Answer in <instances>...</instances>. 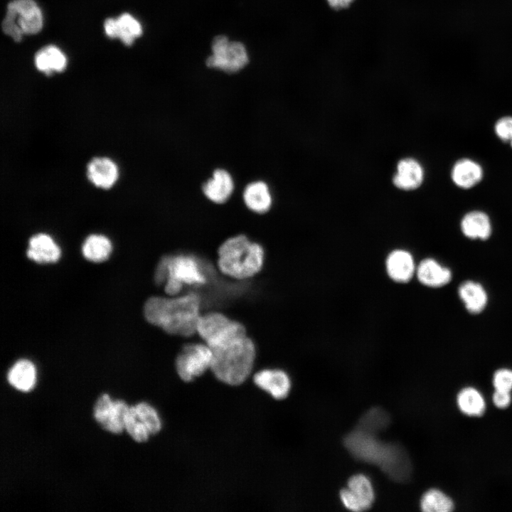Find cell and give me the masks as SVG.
Listing matches in <instances>:
<instances>
[{"label": "cell", "instance_id": "30", "mask_svg": "<svg viewBox=\"0 0 512 512\" xmlns=\"http://www.w3.org/2000/svg\"><path fill=\"white\" fill-rule=\"evenodd\" d=\"M124 429L136 442H146L150 434L148 429L139 419L135 406H130L124 417Z\"/></svg>", "mask_w": 512, "mask_h": 512}, {"label": "cell", "instance_id": "27", "mask_svg": "<svg viewBox=\"0 0 512 512\" xmlns=\"http://www.w3.org/2000/svg\"><path fill=\"white\" fill-rule=\"evenodd\" d=\"M112 251L110 240L102 235H90L82 247L84 257L88 260L99 262L107 260Z\"/></svg>", "mask_w": 512, "mask_h": 512}, {"label": "cell", "instance_id": "22", "mask_svg": "<svg viewBox=\"0 0 512 512\" xmlns=\"http://www.w3.org/2000/svg\"><path fill=\"white\" fill-rule=\"evenodd\" d=\"M26 255L38 263L54 262L60 257V249L50 235L38 233L30 238Z\"/></svg>", "mask_w": 512, "mask_h": 512}, {"label": "cell", "instance_id": "24", "mask_svg": "<svg viewBox=\"0 0 512 512\" xmlns=\"http://www.w3.org/2000/svg\"><path fill=\"white\" fill-rule=\"evenodd\" d=\"M7 380L11 385L22 392L32 390L36 382L34 364L27 359L16 361L9 369Z\"/></svg>", "mask_w": 512, "mask_h": 512}, {"label": "cell", "instance_id": "9", "mask_svg": "<svg viewBox=\"0 0 512 512\" xmlns=\"http://www.w3.org/2000/svg\"><path fill=\"white\" fill-rule=\"evenodd\" d=\"M213 54L206 60L210 68L235 73L248 63V56L243 44L229 41L225 36H216L212 43Z\"/></svg>", "mask_w": 512, "mask_h": 512}, {"label": "cell", "instance_id": "13", "mask_svg": "<svg viewBox=\"0 0 512 512\" xmlns=\"http://www.w3.org/2000/svg\"><path fill=\"white\" fill-rule=\"evenodd\" d=\"M415 278L426 287L439 289L450 284L453 272L436 258L427 257L417 262Z\"/></svg>", "mask_w": 512, "mask_h": 512}, {"label": "cell", "instance_id": "29", "mask_svg": "<svg viewBox=\"0 0 512 512\" xmlns=\"http://www.w3.org/2000/svg\"><path fill=\"white\" fill-rule=\"evenodd\" d=\"M420 508L425 512H449L454 510V503L452 499L442 491L431 489L422 495Z\"/></svg>", "mask_w": 512, "mask_h": 512}, {"label": "cell", "instance_id": "34", "mask_svg": "<svg viewBox=\"0 0 512 512\" xmlns=\"http://www.w3.org/2000/svg\"><path fill=\"white\" fill-rule=\"evenodd\" d=\"M494 404L498 408L507 407L511 402V392L496 390L493 394Z\"/></svg>", "mask_w": 512, "mask_h": 512}, {"label": "cell", "instance_id": "31", "mask_svg": "<svg viewBox=\"0 0 512 512\" xmlns=\"http://www.w3.org/2000/svg\"><path fill=\"white\" fill-rule=\"evenodd\" d=\"M137 415L146 427L150 434H156L161 429V421L157 411L146 402H139L135 405Z\"/></svg>", "mask_w": 512, "mask_h": 512}, {"label": "cell", "instance_id": "8", "mask_svg": "<svg viewBox=\"0 0 512 512\" xmlns=\"http://www.w3.org/2000/svg\"><path fill=\"white\" fill-rule=\"evenodd\" d=\"M212 359V349L203 341L185 343L176 355V372L183 381H191L210 369Z\"/></svg>", "mask_w": 512, "mask_h": 512}, {"label": "cell", "instance_id": "18", "mask_svg": "<svg viewBox=\"0 0 512 512\" xmlns=\"http://www.w3.org/2000/svg\"><path fill=\"white\" fill-rule=\"evenodd\" d=\"M253 381L257 386L277 400L285 398L291 388L288 374L279 369L261 370L255 374Z\"/></svg>", "mask_w": 512, "mask_h": 512}, {"label": "cell", "instance_id": "19", "mask_svg": "<svg viewBox=\"0 0 512 512\" xmlns=\"http://www.w3.org/2000/svg\"><path fill=\"white\" fill-rule=\"evenodd\" d=\"M234 190V181L230 174L223 169H215L202 187L205 196L216 204L225 203Z\"/></svg>", "mask_w": 512, "mask_h": 512}, {"label": "cell", "instance_id": "26", "mask_svg": "<svg viewBox=\"0 0 512 512\" xmlns=\"http://www.w3.org/2000/svg\"><path fill=\"white\" fill-rule=\"evenodd\" d=\"M457 402L459 410L469 416H481L486 410L484 397L472 387L462 389L457 395Z\"/></svg>", "mask_w": 512, "mask_h": 512}, {"label": "cell", "instance_id": "5", "mask_svg": "<svg viewBox=\"0 0 512 512\" xmlns=\"http://www.w3.org/2000/svg\"><path fill=\"white\" fill-rule=\"evenodd\" d=\"M210 370L220 381L238 385L250 375L256 359V345L247 334L212 348Z\"/></svg>", "mask_w": 512, "mask_h": 512}, {"label": "cell", "instance_id": "4", "mask_svg": "<svg viewBox=\"0 0 512 512\" xmlns=\"http://www.w3.org/2000/svg\"><path fill=\"white\" fill-rule=\"evenodd\" d=\"M262 245L245 234L226 238L218 247L215 265L220 273L232 279L244 281L262 270L265 262Z\"/></svg>", "mask_w": 512, "mask_h": 512}, {"label": "cell", "instance_id": "1", "mask_svg": "<svg viewBox=\"0 0 512 512\" xmlns=\"http://www.w3.org/2000/svg\"><path fill=\"white\" fill-rule=\"evenodd\" d=\"M143 311L146 320L166 334L190 338L197 336L202 297L196 290L176 296H154L146 301Z\"/></svg>", "mask_w": 512, "mask_h": 512}, {"label": "cell", "instance_id": "28", "mask_svg": "<svg viewBox=\"0 0 512 512\" xmlns=\"http://www.w3.org/2000/svg\"><path fill=\"white\" fill-rule=\"evenodd\" d=\"M390 419L383 409L374 407L368 410L358 420L356 429L365 432L377 434L385 430Z\"/></svg>", "mask_w": 512, "mask_h": 512}, {"label": "cell", "instance_id": "3", "mask_svg": "<svg viewBox=\"0 0 512 512\" xmlns=\"http://www.w3.org/2000/svg\"><path fill=\"white\" fill-rule=\"evenodd\" d=\"M215 267L212 262H206L193 252L178 251L160 258L154 270V280L156 285L164 287L166 295L176 296L185 287L206 286Z\"/></svg>", "mask_w": 512, "mask_h": 512}, {"label": "cell", "instance_id": "21", "mask_svg": "<svg viewBox=\"0 0 512 512\" xmlns=\"http://www.w3.org/2000/svg\"><path fill=\"white\" fill-rule=\"evenodd\" d=\"M104 27L107 36L118 38L127 46L132 45L142 33L139 22L129 14H123L116 19L107 18Z\"/></svg>", "mask_w": 512, "mask_h": 512}, {"label": "cell", "instance_id": "7", "mask_svg": "<svg viewBox=\"0 0 512 512\" xmlns=\"http://www.w3.org/2000/svg\"><path fill=\"white\" fill-rule=\"evenodd\" d=\"M42 26V13L34 1L14 0L9 4L2 28L15 41H20L24 34L37 33Z\"/></svg>", "mask_w": 512, "mask_h": 512}, {"label": "cell", "instance_id": "12", "mask_svg": "<svg viewBox=\"0 0 512 512\" xmlns=\"http://www.w3.org/2000/svg\"><path fill=\"white\" fill-rule=\"evenodd\" d=\"M417 265L411 252L402 248L391 250L385 260L388 277L398 284H407L415 278Z\"/></svg>", "mask_w": 512, "mask_h": 512}, {"label": "cell", "instance_id": "6", "mask_svg": "<svg viewBox=\"0 0 512 512\" xmlns=\"http://www.w3.org/2000/svg\"><path fill=\"white\" fill-rule=\"evenodd\" d=\"M247 334L243 323L217 310L202 312L197 324V336L211 349Z\"/></svg>", "mask_w": 512, "mask_h": 512}, {"label": "cell", "instance_id": "32", "mask_svg": "<svg viewBox=\"0 0 512 512\" xmlns=\"http://www.w3.org/2000/svg\"><path fill=\"white\" fill-rule=\"evenodd\" d=\"M494 131L500 141L509 144L512 141V116L499 117L494 124Z\"/></svg>", "mask_w": 512, "mask_h": 512}, {"label": "cell", "instance_id": "11", "mask_svg": "<svg viewBox=\"0 0 512 512\" xmlns=\"http://www.w3.org/2000/svg\"><path fill=\"white\" fill-rule=\"evenodd\" d=\"M128 406L122 400L113 401L105 393L99 397L94 407L96 421L107 431L119 434L124 429V417Z\"/></svg>", "mask_w": 512, "mask_h": 512}, {"label": "cell", "instance_id": "15", "mask_svg": "<svg viewBox=\"0 0 512 512\" xmlns=\"http://www.w3.org/2000/svg\"><path fill=\"white\" fill-rule=\"evenodd\" d=\"M462 234L471 240L486 241L493 234V224L490 215L482 210L466 212L459 222Z\"/></svg>", "mask_w": 512, "mask_h": 512}, {"label": "cell", "instance_id": "2", "mask_svg": "<svg viewBox=\"0 0 512 512\" xmlns=\"http://www.w3.org/2000/svg\"><path fill=\"white\" fill-rule=\"evenodd\" d=\"M343 444L356 459L378 466L393 481L404 482L410 479L411 462L398 444L383 442L376 434L356 428L345 437Z\"/></svg>", "mask_w": 512, "mask_h": 512}, {"label": "cell", "instance_id": "10", "mask_svg": "<svg viewBox=\"0 0 512 512\" xmlns=\"http://www.w3.org/2000/svg\"><path fill=\"white\" fill-rule=\"evenodd\" d=\"M340 498L348 510L362 511L370 508L375 493L370 479L364 474H358L348 479L347 487L340 492Z\"/></svg>", "mask_w": 512, "mask_h": 512}, {"label": "cell", "instance_id": "16", "mask_svg": "<svg viewBox=\"0 0 512 512\" xmlns=\"http://www.w3.org/2000/svg\"><path fill=\"white\" fill-rule=\"evenodd\" d=\"M484 176L481 164L474 159L462 157L458 159L450 170V178L455 186L468 190L480 183Z\"/></svg>", "mask_w": 512, "mask_h": 512}, {"label": "cell", "instance_id": "35", "mask_svg": "<svg viewBox=\"0 0 512 512\" xmlns=\"http://www.w3.org/2000/svg\"><path fill=\"white\" fill-rule=\"evenodd\" d=\"M330 6L334 9H342L348 7L354 0H326Z\"/></svg>", "mask_w": 512, "mask_h": 512}, {"label": "cell", "instance_id": "20", "mask_svg": "<svg viewBox=\"0 0 512 512\" xmlns=\"http://www.w3.org/2000/svg\"><path fill=\"white\" fill-rule=\"evenodd\" d=\"M424 178L425 170L422 165L415 159L405 158L398 163L397 172L393 181L398 188L412 191L422 185Z\"/></svg>", "mask_w": 512, "mask_h": 512}, {"label": "cell", "instance_id": "25", "mask_svg": "<svg viewBox=\"0 0 512 512\" xmlns=\"http://www.w3.org/2000/svg\"><path fill=\"white\" fill-rule=\"evenodd\" d=\"M38 70L46 75L62 72L66 67L67 59L63 53L55 46H48L41 49L35 56Z\"/></svg>", "mask_w": 512, "mask_h": 512}, {"label": "cell", "instance_id": "33", "mask_svg": "<svg viewBox=\"0 0 512 512\" xmlns=\"http://www.w3.org/2000/svg\"><path fill=\"white\" fill-rule=\"evenodd\" d=\"M493 385L496 390L511 392L512 390V370L502 368L493 375Z\"/></svg>", "mask_w": 512, "mask_h": 512}, {"label": "cell", "instance_id": "14", "mask_svg": "<svg viewBox=\"0 0 512 512\" xmlns=\"http://www.w3.org/2000/svg\"><path fill=\"white\" fill-rule=\"evenodd\" d=\"M457 296L465 310L471 315L483 313L489 303L485 286L474 279H465L457 287Z\"/></svg>", "mask_w": 512, "mask_h": 512}, {"label": "cell", "instance_id": "23", "mask_svg": "<svg viewBox=\"0 0 512 512\" xmlns=\"http://www.w3.org/2000/svg\"><path fill=\"white\" fill-rule=\"evenodd\" d=\"M243 201L246 207L257 214H264L270 210L272 198L266 183L257 181L246 186L243 192Z\"/></svg>", "mask_w": 512, "mask_h": 512}, {"label": "cell", "instance_id": "17", "mask_svg": "<svg viewBox=\"0 0 512 512\" xmlns=\"http://www.w3.org/2000/svg\"><path fill=\"white\" fill-rule=\"evenodd\" d=\"M86 175L95 186L102 189L112 188L119 178L117 164L106 156L92 158L87 164Z\"/></svg>", "mask_w": 512, "mask_h": 512}]
</instances>
